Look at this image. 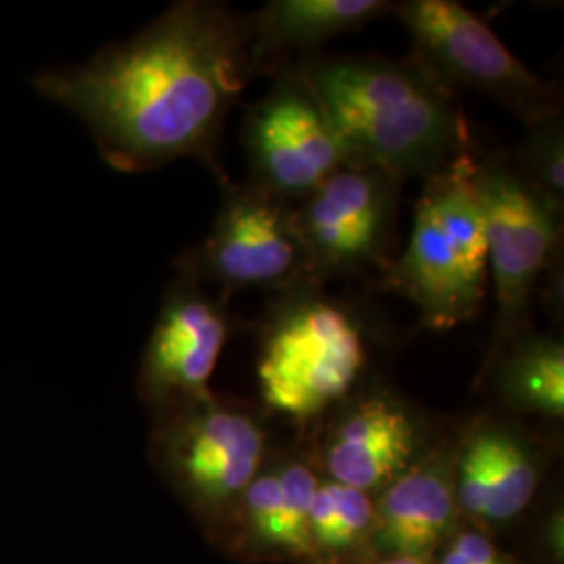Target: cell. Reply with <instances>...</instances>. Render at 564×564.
I'll use <instances>...</instances> for the list:
<instances>
[{
	"label": "cell",
	"instance_id": "cell-1",
	"mask_svg": "<svg viewBox=\"0 0 564 564\" xmlns=\"http://www.w3.org/2000/svg\"><path fill=\"white\" fill-rule=\"evenodd\" d=\"M253 76L249 13L184 0L134 39L78 67L42 72L34 84L86 123L118 172L142 174L182 158L218 172L224 123Z\"/></svg>",
	"mask_w": 564,
	"mask_h": 564
},
{
	"label": "cell",
	"instance_id": "cell-2",
	"mask_svg": "<svg viewBox=\"0 0 564 564\" xmlns=\"http://www.w3.org/2000/svg\"><path fill=\"white\" fill-rule=\"evenodd\" d=\"M295 67L354 165L379 167L403 182L429 178L473 153L454 95L414 59L314 55Z\"/></svg>",
	"mask_w": 564,
	"mask_h": 564
},
{
	"label": "cell",
	"instance_id": "cell-3",
	"mask_svg": "<svg viewBox=\"0 0 564 564\" xmlns=\"http://www.w3.org/2000/svg\"><path fill=\"white\" fill-rule=\"evenodd\" d=\"M368 364L366 324L356 307L302 281L263 316L258 381L268 410L297 424L323 419L345 402Z\"/></svg>",
	"mask_w": 564,
	"mask_h": 564
},
{
	"label": "cell",
	"instance_id": "cell-4",
	"mask_svg": "<svg viewBox=\"0 0 564 564\" xmlns=\"http://www.w3.org/2000/svg\"><path fill=\"white\" fill-rule=\"evenodd\" d=\"M475 167L477 155L466 153L424 178L408 247L383 274L384 289L412 303L433 333L473 321L484 305L487 247Z\"/></svg>",
	"mask_w": 564,
	"mask_h": 564
},
{
	"label": "cell",
	"instance_id": "cell-5",
	"mask_svg": "<svg viewBox=\"0 0 564 564\" xmlns=\"http://www.w3.org/2000/svg\"><path fill=\"white\" fill-rule=\"evenodd\" d=\"M475 184L484 214L487 276L496 297L491 362L531 330V303L545 274L563 260V209L517 174L508 160L477 158Z\"/></svg>",
	"mask_w": 564,
	"mask_h": 564
},
{
	"label": "cell",
	"instance_id": "cell-6",
	"mask_svg": "<svg viewBox=\"0 0 564 564\" xmlns=\"http://www.w3.org/2000/svg\"><path fill=\"white\" fill-rule=\"evenodd\" d=\"M414 42V61L445 90L468 88L505 105L524 126L563 111L561 88L531 72L496 32L456 0L393 7Z\"/></svg>",
	"mask_w": 564,
	"mask_h": 564
},
{
	"label": "cell",
	"instance_id": "cell-7",
	"mask_svg": "<svg viewBox=\"0 0 564 564\" xmlns=\"http://www.w3.org/2000/svg\"><path fill=\"white\" fill-rule=\"evenodd\" d=\"M155 460L191 505L218 514L239 506L268 460L262 419L212 393L160 410Z\"/></svg>",
	"mask_w": 564,
	"mask_h": 564
},
{
	"label": "cell",
	"instance_id": "cell-8",
	"mask_svg": "<svg viewBox=\"0 0 564 564\" xmlns=\"http://www.w3.org/2000/svg\"><path fill=\"white\" fill-rule=\"evenodd\" d=\"M176 268L216 284L224 297L249 286L279 293L310 281L293 205L249 182L224 191L209 235L178 258Z\"/></svg>",
	"mask_w": 564,
	"mask_h": 564
},
{
	"label": "cell",
	"instance_id": "cell-9",
	"mask_svg": "<svg viewBox=\"0 0 564 564\" xmlns=\"http://www.w3.org/2000/svg\"><path fill=\"white\" fill-rule=\"evenodd\" d=\"M400 188L402 181L379 167L347 163L293 207L310 281L323 286L389 270Z\"/></svg>",
	"mask_w": 564,
	"mask_h": 564
},
{
	"label": "cell",
	"instance_id": "cell-10",
	"mask_svg": "<svg viewBox=\"0 0 564 564\" xmlns=\"http://www.w3.org/2000/svg\"><path fill=\"white\" fill-rule=\"evenodd\" d=\"M272 78V88L242 121L249 184L282 202L300 203L349 158L302 72L289 65Z\"/></svg>",
	"mask_w": 564,
	"mask_h": 564
},
{
	"label": "cell",
	"instance_id": "cell-11",
	"mask_svg": "<svg viewBox=\"0 0 564 564\" xmlns=\"http://www.w3.org/2000/svg\"><path fill=\"white\" fill-rule=\"evenodd\" d=\"M232 321L224 295L178 270L142 354L139 389L155 410L209 393Z\"/></svg>",
	"mask_w": 564,
	"mask_h": 564
},
{
	"label": "cell",
	"instance_id": "cell-12",
	"mask_svg": "<svg viewBox=\"0 0 564 564\" xmlns=\"http://www.w3.org/2000/svg\"><path fill=\"white\" fill-rule=\"evenodd\" d=\"M321 442V464L335 484L381 491L435 447L421 414L389 389L351 393Z\"/></svg>",
	"mask_w": 564,
	"mask_h": 564
},
{
	"label": "cell",
	"instance_id": "cell-13",
	"mask_svg": "<svg viewBox=\"0 0 564 564\" xmlns=\"http://www.w3.org/2000/svg\"><path fill=\"white\" fill-rule=\"evenodd\" d=\"M544 454L521 426L485 419L454 445L458 508L481 523H508L531 505Z\"/></svg>",
	"mask_w": 564,
	"mask_h": 564
},
{
	"label": "cell",
	"instance_id": "cell-14",
	"mask_svg": "<svg viewBox=\"0 0 564 564\" xmlns=\"http://www.w3.org/2000/svg\"><path fill=\"white\" fill-rule=\"evenodd\" d=\"M458 510L454 445H435L381 489L375 502V542L387 556L424 561L449 538Z\"/></svg>",
	"mask_w": 564,
	"mask_h": 564
},
{
	"label": "cell",
	"instance_id": "cell-15",
	"mask_svg": "<svg viewBox=\"0 0 564 564\" xmlns=\"http://www.w3.org/2000/svg\"><path fill=\"white\" fill-rule=\"evenodd\" d=\"M393 4L384 0H272L251 18V55L258 74H276L314 57L324 42L362 30Z\"/></svg>",
	"mask_w": 564,
	"mask_h": 564
},
{
	"label": "cell",
	"instance_id": "cell-16",
	"mask_svg": "<svg viewBox=\"0 0 564 564\" xmlns=\"http://www.w3.org/2000/svg\"><path fill=\"white\" fill-rule=\"evenodd\" d=\"M500 400L514 412L561 421L564 414V345L556 335L524 333L487 364Z\"/></svg>",
	"mask_w": 564,
	"mask_h": 564
},
{
	"label": "cell",
	"instance_id": "cell-17",
	"mask_svg": "<svg viewBox=\"0 0 564 564\" xmlns=\"http://www.w3.org/2000/svg\"><path fill=\"white\" fill-rule=\"evenodd\" d=\"M314 563L356 554L375 540V502L349 485L321 481L310 510Z\"/></svg>",
	"mask_w": 564,
	"mask_h": 564
},
{
	"label": "cell",
	"instance_id": "cell-18",
	"mask_svg": "<svg viewBox=\"0 0 564 564\" xmlns=\"http://www.w3.org/2000/svg\"><path fill=\"white\" fill-rule=\"evenodd\" d=\"M508 162L529 186L564 209L563 111L529 123L514 158Z\"/></svg>",
	"mask_w": 564,
	"mask_h": 564
},
{
	"label": "cell",
	"instance_id": "cell-19",
	"mask_svg": "<svg viewBox=\"0 0 564 564\" xmlns=\"http://www.w3.org/2000/svg\"><path fill=\"white\" fill-rule=\"evenodd\" d=\"M281 479V531L279 550L314 563V550L310 540V510L321 477L314 466L300 456H286L276 460Z\"/></svg>",
	"mask_w": 564,
	"mask_h": 564
},
{
	"label": "cell",
	"instance_id": "cell-20",
	"mask_svg": "<svg viewBox=\"0 0 564 564\" xmlns=\"http://www.w3.org/2000/svg\"><path fill=\"white\" fill-rule=\"evenodd\" d=\"M440 564H512L505 554L494 545L489 538L477 531H464L456 535Z\"/></svg>",
	"mask_w": 564,
	"mask_h": 564
},
{
	"label": "cell",
	"instance_id": "cell-21",
	"mask_svg": "<svg viewBox=\"0 0 564 564\" xmlns=\"http://www.w3.org/2000/svg\"><path fill=\"white\" fill-rule=\"evenodd\" d=\"M375 564H426L421 558H412V556H387L383 561Z\"/></svg>",
	"mask_w": 564,
	"mask_h": 564
}]
</instances>
